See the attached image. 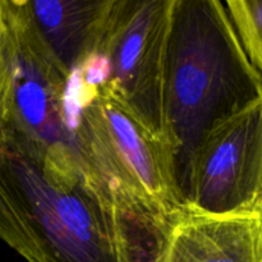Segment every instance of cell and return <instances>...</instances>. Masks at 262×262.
Segmentation results:
<instances>
[{"instance_id": "7", "label": "cell", "mask_w": 262, "mask_h": 262, "mask_svg": "<svg viewBox=\"0 0 262 262\" xmlns=\"http://www.w3.org/2000/svg\"><path fill=\"white\" fill-rule=\"evenodd\" d=\"M147 262H262V212L183 210L158 235Z\"/></svg>"}, {"instance_id": "9", "label": "cell", "mask_w": 262, "mask_h": 262, "mask_svg": "<svg viewBox=\"0 0 262 262\" xmlns=\"http://www.w3.org/2000/svg\"><path fill=\"white\" fill-rule=\"evenodd\" d=\"M223 3L248 61L262 81V0Z\"/></svg>"}, {"instance_id": "12", "label": "cell", "mask_w": 262, "mask_h": 262, "mask_svg": "<svg viewBox=\"0 0 262 262\" xmlns=\"http://www.w3.org/2000/svg\"><path fill=\"white\" fill-rule=\"evenodd\" d=\"M258 211L262 212V196H261V200H260V204H258V207H257Z\"/></svg>"}, {"instance_id": "8", "label": "cell", "mask_w": 262, "mask_h": 262, "mask_svg": "<svg viewBox=\"0 0 262 262\" xmlns=\"http://www.w3.org/2000/svg\"><path fill=\"white\" fill-rule=\"evenodd\" d=\"M113 3L114 0H28L38 32L68 72L95 51Z\"/></svg>"}, {"instance_id": "1", "label": "cell", "mask_w": 262, "mask_h": 262, "mask_svg": "<svg viewBox=\"0 0 262 262\" xmlns=\"http://www.w3.org/2000/svg\"><path fill=\"white\" fill-rule=\"evenodd\" d=\"M132 228L82 166L0 135V239L26 261L142 262Z\"/></svg>"}, {"instance_id": "2", "label": "cell", "mask_w": 262, "mask_h": 262, "mask_svg": "<svg viewBox=\"0 0 262 262\" xmlns=\"http://www.w3.org/2000/svg\"><path fill=\"white\" fill-rule=\"evenodd\" d=\"M262 97L224 3L176 0L166 53L164 130L179 188L207 133Z\"/></svg>"}, {"instance_id": "5", "label": "cell", "mask_w": 262, "mask_h": 262, "mask_svg": "<svg viewBox=\"0 0 262 262\" xmlns=\"http://www.w3.org/2000/svg\"><path fill=\"white\" fill-rule=\"evenodd\" d=\"M174 3L114 0L95 49L110 63L109 79L99 91L163 137L166 53Z\"/></svg>"}, {"instance_id": "3", "label": "cell", "mask_w": 262, "mask_h": 262, "mask_svg": "<svg viewBox=\"0 0 262 262\" xmlns=\"http://www.w3.org/2000/svg\"><path fill=\"white\" fill-rule=\"evenodd\" d=\"M77 147L90 177L135 227L152 235L184 209L168 141L107 95L82 113Z\"/></svg>"}, {"instance_id": "10", "label": "cell", "mask_w": 262, "mask_h": 262, "mask_svg": "<svg viewBox=\"0 0 262 262\" xmlns=\"http://www.w3.org/2000/svg\"><path fill=\"white\" fill-rule=\"evenodd\" d=\"M10 99V58L8 48L4 0H0V130L4 125Z\"/></svg>"}, {"instance_id": "4", "label": "cell", "mask_w": 262, "mask_h": 262, "mask_svg": "<svg viewBox=\"0 0 262 262\" xmlns=\"http://www.w3.org/2000/svg\"><path fill=\"white\" fill-rule=\"evenodd\" d=\"M4 9L10 99L0 135L60 163L79 164L87 173L63 119V94L69 72L38 32L28 0H4Z\"/></svg>"}, {"instance_id": "6", "label": "cell", "mask_w": 262, "mask_h": 262, "mask_svg": "<svg viewBox=\"0 0 262 262\" xmlns=\"http://www.w3.org/2000/svg\"><path fill=\"white\" fill-rule=\"evenodd\" d=\"M184 209L206 215L258 211L262 196V97L215 125L181 184Z\"/></svg>"}, {"instance_id": "11", "label": "cell", "mask_w": 262, "mask_h": 262, "mask_svg": "<svg viewBox=\"0 0 262 262\" xmlns=\"http://www.w3.org/2000/svg\"><path fill=\"white\" fill-rule=\"evenodd\" d=\"M78 68L81 69L83 81L86 82L89 86L100 89V87L105 86L107 79H109V59H107L104 54L99 53V51H94V53L89 54V55L81 61Z\"/></svg>"}]
</instances>
